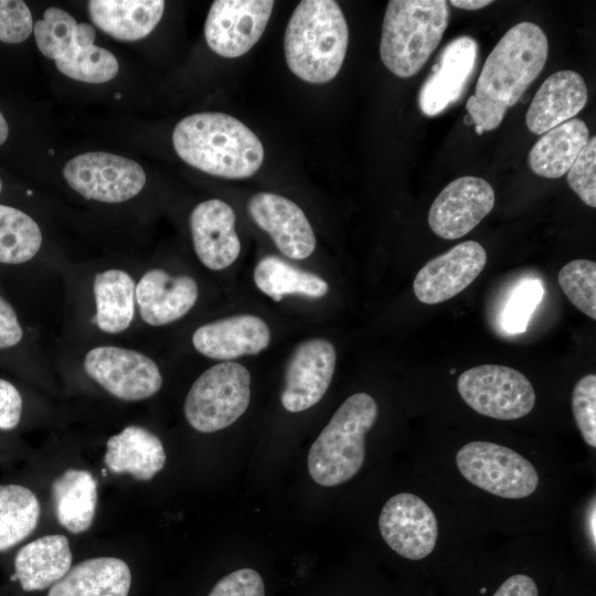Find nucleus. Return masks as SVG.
<instances>
[{
  "label": "nucleus",
  "mask_w": 596,
  "mask_h": 596,
  "mask_svg": "<svg viewBox=\"0 0 596 596\" xmlns=\"http://www.w3.org/2000/svg\"><path fill=\"white\" fill-rule=\"evenodd\" d=\"M41 245L38 223L21 210L0 204V263H25L38 254Z\"/></svg>",
  "instance_id": "32"
},
{
  "label": "nucleus",
  "mask_w": 596,
  "mask_h": 596,
  "mask_svg": "<svg viewBox=\"0 0 596 596\" xmlns=\"http://www.w3.org/2000/svg\"><path fill=\"white\" fill-rule=\"evenodd\" d=\"M14 575L24 592L49 588L71 568L72 552L66 536L44 535L19 549L14 557Z\"/></svg>",
  "instance_id": "22"
},
{
  "label": "nucleus",
  "mask_w": 596,
  "mask_h": 596,
  "mask_svg": "<svg viewBox=\"0 0 596 596\" xmlns=\"http://www.w3.org/2000/svg\"><path fill=\"white\" fill-rule=\"evenodd\" d=\"M132 277L123 269L97 273L93 281L96 313L94 322L106 333H119L129 328L135 316Z\"/></svg>",
  "instance_id": "28"
},
{
  "label": "nucleus",
  "mask_w": 596,
  "mask_h": 596,
  "mask_svg": "<svg viewBox=\"0 0 596 596\" xmlns=\"http://www.w3.org/2000/svg\"><path fill=\"white\" fill-rule=\"evenodd\" d=\"M333 344L322 338L308 339L292 351L285 371L280 402L291 413L316 405L326 394L336 369Z\"/></svg>",
  "instance_id": "14"
},
{
  "label": "nucleus",
  "mask_w": 596,
  "mask_h": 596,
  "mask_svg": "<svg viewBox=\"0 0 596 596\" xmlns=\"http://www.w3.org/2000/svg\"><path fill=\"white\" fill-rule=\"evenodd\" d=\"M492 1L490 0H451L450 4L455 8L468 10V11H476L479 9H482L489 4H491Z\"/></svg>",
  "instance_id": "42"
},
{
  "label": "nucleus",
  "mask_w": 596,
  "mask_h": 596,
  "mask_svg": "<svg viewBox=\"0 0 596 596\" xmlns=\"http://www.w3.org/2000/svg\"><path fill=\"white\" fill-rule=\"evenodd\" d=\"M248 213L269 234L277 248L291 259H305L316 248V236L304 211L291 200L258 192L248 201Z\"/></svg>",
  "instance_id": "16"
},
{
  "label": "nucleus",
  "mask_w": 596,
  "mask_h": 596,
  "mask_svg": "<svg viewBox=\"0 0 596 596\" xmlns=\"http://www.w3.org/2000/svg\"><path fill=\"white\" fill-rule=\"evenodd\" d=\"M486 263L487 253L481 244L462 242L421 268L413 281L415 297L426 305L444 302L477 279Z\"/></svg>",
  "instance_id": "15"
},
{
  "label": "nucleus",
  "mask_w": 596,
  "mask_h": 596,
  "mask_svg": "<svg viewBox=\"0 0 596 596\" xmlns=\"http://www.w3.org/2000/svg\"><path fill=\"white\" fill-rule=\"evenodd\" d=\"M55 65L67 77L91 84L106 83L119 70L115 55L95 44L78 47L70 56L56 60Z\"/></svg>",
  "instance_id": "33"
},
{
  "label": "nucleus",
  "mask_w": 596,
  "mask_h": 596,
  "mask_svg": "<svg viewBox=\"0 0 596 596\" xmlns=\"http://www.w3.org/2000/svg\"><path fill=\"white\" fill-rule=\"evenodd\" d=\"M1 190H2V183H1V180H0V192H1Z\"/></svg>",
  "instance_id": "44"
},
{
  "label": "nucleus",
  "mask_w": 596,
  "mask_h": 596,
  "mask_svg": "<svg viewBox=\"0 0 596 596\" xmlns=\"http://www.w3.org/2000/svg\"><path fill=\"white\" fill-rule=\"evenodd\" d=\"M162 0H92L88 12L93 23L110 36L136 41L150 34L162 18Z\"/></svg>",
  "instance_id": "25"
},
{
  "label": "nucleus",
  "mask_w": 596,
  "mask_h": 596,
  "mask_svg": "<svg viewBox=\"0 0 596 596\" xmlns=\"http://www.w3.org/2000/svg\"><path fill=\"white\" fill-rule=\"evenodd\" d=\"M22 415V397L18 389L0 379V429L11 430L18 426Z\"/></svg>",
  "instance_id": "40"
},
{
  "label": "nucleus",
  "mask_w": 596,
  "mask_h": 596,
  "mask_svg": "<svg viewBox=\"0 0 596 596\" xmlns=\"http://www.w3.org/2000/svg\"><path fill=\"white\" fill-rule=\"evenodd\" d=\"M130 570L117 557H93L77 563L55 584L47 596H128Z\"/></svg>",
  "instance_id": "24"
},
{
  "label": "nucleus",
  "mask_w": 596,
  "mask_h": 596,
  "mask_svg": "<svg viewBox=\"0 0 596 596\" xmlns=\"http://www.w3.org/2000/svg\"><path fill=\"white\" fill-rule=\"evenodd\" d=\"M461 476L488 493L504 499H523L539 486L535 467L513 449L486 440L465 444L456 454Z\"/></svg>",
  "instance_id": "7"
},
{
  "label": "nucleus",
  "mask_w": 596,
  "mask_h": 596,
  "mask_svg": "<svg viewBox=\"0 0 596 596\" xmlns=\"http://www.w3.org/2000/svg\"><path fill=\"white\" fill-rule=\"evenodd\" d=\"M547 55V38L533 22H520L503 34L486 58L475 94L466 103L479 136L499 127L507 110L541 74Z\"/></svg>",
  "instance_id": "1"
},
{
  "label": "nucleus",
  "mask_w": 596,
  "mask_h": 596,
  "mask_svg": "<svg viewBox=\"0 0 596 596\" xmlns=\"http://www.w3.org/2000/svg\"><path fill=\"white\" fill-rule=\"evenodd\" d=\"M457 390L475 412L499 421L526 416L536 401L535 391L524 374L499 364L466 370L457 380Z\"/></svg>",
  "instance_id": "8"
},
{
  "label": "nucleus",
  "mask_w": 596,
  "mask_h": 596,
  "mask_svg": "<svg viewBox=\"0 0 596 596\" xmlns=\"http://www.w3.org/2000/svg\"><path fill=\"white\" fill-rule=\"evenodd\" d=\"M207 596H265L262 576L252 568H241L222 577Z\"/></svg>",
  "instance_id": "39"
},
{
  "label": "nucleus",
  "mask_w": 596,
  "mask_h": 596,
  "mask_svg": "<svg viewBox=\"0 0 596 596\" xmlns=\"http://www.w3.org/2000/svg\"><path fill=\"white\" fill-rule=\"evenodd\" d=\"M377 414V404L368 393H355L339 406L308 453V471L316 483L338 486L360 471L365 458V435Z\"/></svg>",
  "instance_id": "5"
},
{
  "label": "nucleus",
  "mask_w": 596,
  "mask_h": 596,
  "mask_svg": "<svg viewBox=\"0 0 596 596\" xmlns=\"http://www.w3.org/2000/svg\"><path fill=\"white\" fill-rule=\"evenodd\" d=\"M249 400V371L237 362H221L194 381L184 401V416L195 430L214 433L236 422Z\"/></svg>",
  "instance_id": "6"
},
{
  "label": "nucleus",
  "mask_w": 596,
  "mask_h": 596,
  "mask_svg": "<svg viewBox=\"0 0 596 596\" xmlns=\"http://www.w3.org/2000/svg\"><path fill=\"white\" fill-rule=\"evenodd\" d=\"M379 529L385 543L411 561L430 555L438 539L435 513L422 498L409 492L394 494L385 502Z\"/></svg>",
  "instance_id": "12"
},
{
  "label": "nucleus",
  "mask_w": 596,
  "mask_h": 596,
  "mask_svg": "<svg viewBox=\"0 0 596 596\" xmlns=\"http://www.w3.org/2000/svg\"><path fill=\"white\" fill-rule=\"evenodd\" d=\"M23 331L12 306L0 296V349L18 344Z\"/></svg>",
  "instance_id": "41"
},
{
  "label": "nucleus",
  "mask_w": 596,
  "mask_h": 596,
  "mask_svg": "<svg viewBox=\"0 0 596 596\" xmlns=\"http://www.w3.org/2000/svg\"><path fill=\"white\" fill-rule=\"evenodd\" d=\"M557 280L567 299L584 315L596 319V263L574 259L565 264Z\"/></svg>",
  "instance_id": "34"
},
{
  "label": "nucleus",
  "mask_w": 596,
  "mask_h": 596,
  "mask_svg": "<svg viewBox=\"0 0 596 596\" xmlns=\"http://www.w3.org/2000/svg\"><path fill=\"white\" fill-rule=\"evenodd\" d=\"M33 29L31 11L24 1L0 0V41L21 43Z\"/></svg>",
  "instance_id": "38"
},
{
  "label": "nucleus",
  "mask_w": 596,
  "mask_h": 596,
  "mask_svg": "<svg viewBox=\"0 0 596 596\" xmlns=\"http://www.w3.org/2000/svg\"><path fill=\"white\" fill-rule=\"evenodd\" d=\"M348 43V23L337 1L302 0L286 28V63L304 82L324 84L339 73Z\"/></svg>",
  "instance_id": "3"
},
{
  "label": "nucleus",
  "mask_w": 596,
  "mask_h": 596,
  "mask_svg": "<svg viewBox=\"0 0 596 596\" xmlns=\"http://www.w3.org/2000/svg\"><path fill=\"white\" fill-rule=\"evenodd\" d=\"M253 276L258 289L274 301H280L286 295L321 298L329 289L323 278L297 268L277 256L262 258Z\"/></svg>",
  "instance_id": "29"
},
{
  "label": "nucleus",
  "mask_w": 596,
  "mask_h": 596,
  "mask_svg": "<svg viewBox=\"0 0 596 596\" xmlns=\"http://www.w3.org/2000/svg\"><path fill=\"white\" fill-rule=\"evenodd\" d=\"M235 220L232 206L220 199L203 201L192 210L189 223L193 247L209 269H225L237 259L241 242Z\"/></svg>",
  "instance_id": "18"
},
{
  "label": "nucleus",
  "mask_w": 596,
  "mask_h": 596,
  "mask_svg": "<svg viewBox=\"0 0 596 596\" xmlns=\"http://www.w3.org/2000/svg\"><path fill=\"white\" fill-rule=\"evenodd\" d=\"M570 188L588 206L596 207V138H589L567 171Z\"/></svg>",
  "instance_id": "37"
},
{
  "label": "nucleus",
  "mask_w": 596,
  "mask_h": 596,
  "mask_svg": "<svg viewBox=\"0 0 596 596\" xmlns=\"http://www.w3.org/2000/svg\"><path fill=\"white\" fill-rule=\"evenodd\" d=\"M40 515L41 505L32 490L22 485H0V552L29 538Z\"/></svg>",
  "instance_id": "31"
},
{
  "label": "nucleus",
  "mask_w": 596,
  "mask_h": 596,
  "mask_svg": "<svg viewBox=\"0 0 596 596\" xmlns=\"http://www.w3.org/2000/svg\"><path fill=\"white\" fill-rule=\"evenodd\" d=\"M491 184L477 177H460L448 183L428 212L430 230L445 240H457L472 231L493 209Z\"/></svg>",
  "instance_id": "13"
},
{
  "label": "nucleus",
  "mask_w": 596,
  "mask_h": 596,
  "mask_svg": "<svg viewBox=\"0 0 596 596\" xmlns=\"http://www.w3.org/2000/svg\"><path fill=\"white\" fill-rule=\"evenodd\" d=\"M58 523L68 532L87 531L95 518L97 482L87 470L67 469L51 486Z\"/></svg>",
  "instance_id": "27"
},
{
  "label": "nucleus",
  "mask_w": 596,
  "mask_h": 596,
  "mask_svg": "<svg viewBox=\"0 0 596 596\" xmlns=\"http://www.w3.org/2000/svg\"><path fill=\"white\" fill-rule=\"evenodd\" d=\"M173 148L188 164L225 179L255 174L264 161L259 138L241 120L203 111L181 119L172 132Z\"/></svg>",
  "instance_id": "2"
},
{
  "label": "nucleus",
  "mask_w": 596,
  "mask_h": 596,
  "mask_svg": "<svg viewBox=\"0 0 596 596\" xmlns=\"http://www.w3.org/2000/svg\"><path fill=\"white\" fill-rule=\"evenodd\" d=\"M68 185L87 200L119 203L137 195L146 183L136 161L108 152L82 153L63 168Z\"/></svg>",
  "instance_id": "9"
},
{
  "label": "nucleus",
  "mask_w": 596,
  "mask_h": 596,
  "mask_svg": "<svg viewBox=\"0 0 596 596\" xmlns=\"http://www.w3.org/2000/svg\"><path fill=\"white\" fill-rule=\"evenodd\" d=\"M449 21L445 0H391L384 14L380 57L401 78L412 77L438 46Z\"/></svg>",
  "instance_id": "4"
},
{
  "label": "nucleus",
  "mask_w": 596,
  "mask_h": 596,
  "mask_svg": "<svg viewBox=\"0 0 596 596\" xmlns=\"http://www.w3.org/2000/svg\"><path fill=\"white\" fill-rule=\"evenodd\" d=\"M104 464L114 473H129L148 481L164 467L166 453L157 435L130 425L107 440Z\"/></svg>",
  "instance_id": "23"
},
{
  "label": "nucleus",
  "mask_w": 596,
  "mask_h": 596,
  "mask_svg": "<svg viewBox=\"0 0 596 596\" xmlns=\"http://www.w3.org/2000/svg\"><path fill=\"white\" fill-rule=\"evenodd\" d=\"M477 56L478 44L467 35L453 40L443 49L432 74L419 89L418 105L423 115L437 116L461 97L475 71Z\"/></svg>",
  "instance_id": "17"
},
{
  "label": "nucleus",
  "mask_w": 596,
  "mask_h": 596,
  "mask_svg": "<svg viewBox=\"0 0 596 596\" xmlns=\"http://www.w3.org/2000/svg\"><path fill=\"white\" fill-rule=\"evenodd\" d=\"M270 342L267 323L254 315H238L199 327L192 336L194 349L214 360L231 361L256 355Z\"/></svg>",
  "instance_id": "19"
},
{
  "label": "nucleus",
  "mask_w": 596,
  "mask_h": 596,
  "mask_svg": "<svg viewBox=\"0 0 596 596\" xmlns=\"http://www.w3.org/2000/svg\"><path fill=\"white\" fill-rule=\"evenodd\" d=\"M275 2L272 0H216L204 24L209 47L222 57L247 53L263 35Z\"/></svg>",
  "instance_id": "11"
},
{
  "label": "nucleus",
  "mask_w": 596,
  "mask_h": 596,
  "mask_svg": "<svg viewBox=\"0 0 596 596\" xmlns=\"http://www.w3.org/2000/svg\"><path fill=\"white\" fill-rule=\"evenodd\" d=\"M589 138L582 119H570L540 137L529 152V167L540 177L561 178L571 169Z\"/></svg>",
  "instance_id": "26"
},
{
  "label": "nucleus",
  "mask_w": 596,
  "mask_h": 596,
  "mask_svg": "<svg viewBox=\"0 0 596 596\" xmlns=\"http://www.w3.org/2000/svg\"><path fill=\"white\" fill-rule=\"evenodd\" d=\"M9 135V127L7 120L0 111V146L6 142Z\"/></svg>",
  "instance_id": "43"
},
{
  "label": "nucleus",
  "mask_w": 596,
  "mask_h": 596,
  "mask_svg": "<svg viewBox=\"0 0 596 596\" xmlns=\"http://www.w3.org/2000/svg\"><path fill=\"white\" fill-rule=\"evenodd\" d=\"M572 409L576 426L585 443L596 447V375L587 374L575 384Z\"/></svg>",
  "instance_id": "36"
},
{
  "label": "nucleus",
  "mask_w": 596,
  "mask_h": 596,
  "mask_svg": "<svg viewBox=\"0 0 596 596\" xmlns=\"http://www.w3.org/2000/svg\"><path fill=\"white\" fill-rule=\"evenodd\" d=\"M198 296L199 287L192 277L171 276L160 268L146 272L135 289L139 315L152 327L169 324L184 317L195 305Z\"/></svg>",
  "instance_id": "20"
},
{
  "label": "nucleus",
  "mask_w": 596,
  "mask_h": 596,
  "mask_svg": "<svg viewBox=\"0 0 596 596\" xmlns=\"http://www.w3.org/2000/svg\"><path fill=\"white\" fill-rule=\"evenodd\" d=\"M86 374L105 391L123 401H141L157 394L162 375L157 363L131 349L100 345L84 358Z\"/></svg>",
  "instance_id": "10"
},
{
  "label": "nucleus",
  "mask_w": 596,
  "mask_h": 596,
  "mask_svg": "<svg viewBox=\"0 0 596 596\" xmlns=\"http://www.w3.org/2000/svg\"><path fill=\"white\" fill-rule=\"evenodd\" d=\"M588 91L582 75L564 70L553 73L539 87L525 115L528 129L543 135L574 118L586 105Z\"/></svg>",
  "instance_id": "21"
},
{
  "label": "nucleus",
  "mask_w": 596,
  "mask_h": 596,
  "mask_svg": "<svg viewBox=\"0 0 596 596\" xmlns=\"http://www.w3.org/2000/svg\"><path fill=\"white\" fill-rule=\"evenodd\" d=\"M543 296L538 279H525L512 291L502 311V327L508 333L525 331L534 309Z\"/></svg>",
  "instance_id": "35"
},
{
  "label": "nucleus",
  "mask_w": 596,
  "mask_h": 596,
  "mask_svg": "<svg viewBox=\"0 0 596 596\" xmlns=\"http://www.w3.org/2000/svg\"><path fill=\"white\" fill-rule=\"evenodd\" d=\"M40 52L54 61L73 54L78 47L94 44L95 30L89 23H78L66 11L51 7L33 26Z\"/></svg>",
  "instance_id": "30"
}]
</instances>
